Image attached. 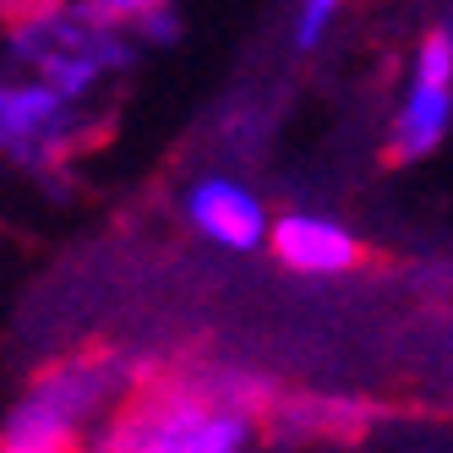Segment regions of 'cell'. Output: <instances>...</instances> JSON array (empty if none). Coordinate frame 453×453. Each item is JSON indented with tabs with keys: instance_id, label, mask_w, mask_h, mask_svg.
I'll return each instance as SVG.
<instances>
[{
	"instance_id": "cell-7",
	"label": "cell",
	"mask_w": 453,
	"mask_h": 453,
	"mask_svg": "<svg viewBox=\"0 0 453 453\" xmlns=\"http://www.w3.org/2000/svg\"><path fill=\"white\" fill-rule=\"evenodd\" d=\"M268 251L273 263L301 273V279H339L361 263V241L339 213H322V208H284L273 213V230H268Z\"/></svg>"
},
{
	"instance_id": "cell-11",
	"label": "cell",
	"mask_w": 453,
	"mask_h": 453,
	"mask_svg": "<svg viewBox=\"0 0 453 453\" xmlns=\"http://www.w3.org/2000/svg\"><path fill=\"white\" fill-rule=\"evenodd\" d=\"M99 17H110V22H120V27H132L137 17H148V12H158V6H180V0H88Z\"/></svg>"
},
{
	"instance_id": "cell-5",
	"label": "cell",
	"mask_w": 453,
	"mask_h": 453,
	"mask_svg": "<svg viewBox=\"0 0 453 453\" xmlns=\"http://www.w3.org/2000/svg\"><path fill=\"white\" fill-rule=\"evenodd\" d=\"M453 132V22H437L420 34L410 55L404 93L388 120V158L394 165H420L432 158Z\"/></svg>"
},
{
	"instance_id": "cell-13",
	"label": "cell",
	"mask_w": 453,
	"mask_h": 453,
	"mask_svg": "<svg viewBox=\"0 0 453 453\" xmlns=\"http://www.w3.org/2000/svg\"><path fill=\"white\" fill-rule=\"evenodd\" d=\"M0 453H17V448H0Z\"/></svg>"
},
{
	"instance_id": "cell-10",
	"label": "cell",
	"mask_w": 453,
	"mask_h": 453,
	"mask_svg": "<svg viewBox=\"0 0 453 453\" xmlns=\"http://www.w3.org/2000/svg\"><path fill=\"white\" fill-rule=\"evenodd\" d=\"M180 34H186L180 6H158V12H148V17H137V22H132V39H137V50H142V55H153V50H175V44H180Z\"/></svg>"
},
{
	"instance_id": "cell-8",
	"label": "cell",
	"mask_w": 453,
	"mask_h": 453,
	"mask_svg": "<svg viewBox=\"0 0 453 453\" xmlns=\"http://www.w3.org/2000/svg\"><path fill=\"white\" fill-rule=\"evenodd\" d=\"M361 420H366V410H355V404H344V399L289 394V399H273V404H268L263 432H268L279 448H296V442H334V437H349Z\"/></svg>"
},
{
	"instance_id": "cell-4",
	"label": "cell",
	"mask_w": 453,
	"mask_h": 453,
	"mask_svg": "<svg viewBox=\"0 0 453 453\" xmlns=\"http://www.w3.org/2000/svg\"><path fill=\"white\" fill-rule=\"evenodd\" d=\"M93 132H99L93 104H77L44 77H27L12 66L6 99H0V158L12 170L34 175V180L66 175V165L82 153Z\"/></svg>"
},
{
	"instance_id": "cell-3",
	"label": "cell",
	"mask_w": 453,
	"mask_h": 453,
	"mask_svg": "<svg viewBox=\"0 0 453 453\" xmlns=\"http://www.w3.org/2000/svg\"><path fill=\"white\" fill-rule=\"evenodd\" d=\"M0 60L27 77H44L77 104H99L137 72L142 50L132 27L99 17L88 0H34L12 22H0Z\"/></svg>"
},
{
	"instance_id": "cell-6",
	"label": "cell",
	"mask_w": 453,
	"mask_h": 453,
	"mask_svg": "<svg viewBox=\"0 0 453 453\" xmlns=\"http://www.w3.org/2000/svg\"><path fill=\"white\" fill-rule=\"evenodd\" d=\"M180 224L197 241L230 251V257H251L268 251V230H273V208L263 203V191L246 186L230 170H203L197 180H186L180 191Z\"/></svg>"
},
{
	"instance_id": "cell-12",
	"label": "cell",
	"mask_w": 453,
	"mask_h": 453,
	"mask_svg": "<svg viewBox=\"0 0 453 453\" xmlns=\"http://www.w3.org/2000/svg\"><path fill=\"white\" fill-rule=\"evenodd\" d=\"M27 6H34V0H0V22H12V17L27 12Z\"/></svg>"
},
{
	"instance_id": "cell-2",
	"label": "cell",
	"mask_w": 453,
	"mask_h": 453,
	"mask_svg": "<svg viewBox=\"0 0 453 453\" xmlns=\"http://www.w3.org/2000/svg\"><path fill=\"white\" fill-rule=\"evenodd\" d=\"M142 388V366L126 349H77L39 366L0 415V448L82 453L93 432Z\"/></svg>"
},
{
	"instance_id": "cell-9",
	"label": "cell",
	"mask_w": 453,
	"mask_h": 453,
	"mask_svg": "<svg viewBox=\"0 0 453 453\" xmlns=\"http://www.w3.org/2000/svg\"><path fill=\"white\" fill-rule=\"evenodd\" d=\"M344 6L349 0H296V6H289V50L317 55L334 39V27L344 22Z\"/></svg>"
},
{
	"instance_id": "cell-1",
	"label": "cell",
	"mask_w": 453,
	"mask_h": 453,
	"mask_svg": "<svg viewBox=\"0 0 453 453\" xmlns=\"http://www.w3.org/2000/svg\"><path fill=\"white\" fill-rule=\"evenodd\" d=\"M273 382L246 366H191L142 377L82 453H251L263 442Z\"/></svg>"
}]
</instances>
